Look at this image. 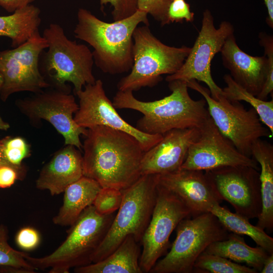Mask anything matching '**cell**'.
Wrapping results in <instances>:
<instances>
[{
    "instance_id": "cell-32",
    "label": "cell",
    "mask_w": 273,
    "mask_h": 273,
    "mask_svg": "<svg viewBox=\"0 0 273 273\" xmlns=\"http://www.w3.org/2000/svg\"><path fill=\"white\" fill-rule=\"evenodd\" d=\"M172 0H138V10L150 14L162 26L168 24L167 11Z\"/></svg>"
},
{
    "instance_id": "cell-35",
    "label": "cell",
    "mask_w": 273,
    "mask_h": 273,
    "mask_svg": "<svg viewBox=\"0 0 273 273\" xmlns=\"http://www.w3.org/2000/svg\"><path fill=\"white\" fill-rule=\"evenodd\" d=\"M17 245L24 250L30 251L36 248L40 243L39 233L31 227H25L19 231L16 236Z\"/></svg>"
},
{
    "instance_id": "cell-38",
    "label": "cell",
    "mask_w": 273,
    "mask_h": 273,
    "mask_svg": "<svg viewBox=\"0 0 273 273\" xmlns=\"http://www.w3.org/2000/svg\"><path fill=\"white\" fill-rule=\"evenodd\" d=\"M4 166H9L15 169L18 171L23 178L25 171L24 168L15 167L7 160L4 154L2 141V140H0V167Z\"/></svg>"
},
{
    "instance_id": "cell-12",
    "label": "cell",
    "mask_w": 273,
    "mask_h": 273,
    "mask_svg": "<svg viewBox=\"0 0 273 273\" xmlns=\"http://www.w3.org/2000/svg\"><path fill=\"white\" fill-rule=\"evenodd\" d=\"M48 46L38 31L21 45L0 51V72L4 77L0 91L2 101H6L15 93H37L50 87L39 68L40 55Z\"/></svg>"
},
{
    "instance_id": "cell-11",
    "label": "cell",
    "mask_w": 273,
    "mask_h": 273,
    "mask_svg": "<svg viewBox=\"0 0 273 273\" xmlns=\"http://www.w3.org/2000/svg\"><path fill=\"white\" fill-rule=\"evenodd\" d=\"M192 217L184 203L174 194L158 183L156 202L141 244L140 265L143 273H148L167 252L169 238L180 221Z\"/></svg>"
},
{
    "instance_id": "cell-3",
    "label": "cell",
    "mask_w": 273,
    "mask_h": 273,
    "mask_svg": "<svg viewBox=\"0 0 273 273\" xmlns=\"http://www.w3.org/2000/svg\"><path fill=\"white\" fill-rule=\"evenodd\" d=\"M148 15L138 10L126 18L107 22L80 8L74 36L93 48L94 64L102 72L111 75L128 72L133 65V33L141 23L149 25Z\"/></svg>"
},
{
    "instance_id": "cell-37",
    "label": "cell",
    "mask_w": 273,
    "mask_h": 273,
    "mask_svg": "<svg viewBox=\"0 0 273 273\" xmlns=\"http://www.w3.org/2000/svg\"><path fill=\"white\" fill-rule=\"evenodd\" d=\"M36 0H0V6L9 13L23 8Z\"/></svg>"
},
{
    "instance_id": "cell-17",
    "label": "cell",
    "mask_w": 273,
    "mask_h": 273,
    "mask_svg": "<svg viewBox=\"0 0 273 273\" xmlns=\"http://www.w3.org/2000/svg\"><path fill=\"white\" fill-rule=\"evenodd\" d=\"M259 43L263 47V56H252L238 46L234 33L225 40L220 51L222 64L239 84L257 96L265 78L273 79V37L264 32L259 34Z\"/></svg>"
},
{
    "instance_id": "cell-23",
    "label": "cell",
    "mask_w": 273,
    "mask_h": 273,
    "mask_svg": "<svg viewBox=\"0 0 273 273\" xmlns=\"http://www.w3.org/2000/svg\"><path fill=\"white\" fill-rule=\"evenodd\" d=\"M141 243L127 236L108 256L96 262L75 267L76 273H143L140 265Z\"/></svg>"
},
{
    "instance_id": "cell-31",
    "label": "cell",
    "mask_w": 273,
    "mask_h": 273,
    "mask_svg": "<svg viewBox=\"0 0 273 273\" xmlns=\"http://www.w3.org/2000/svg\"><path fill=\"white\" fill-rule=\"evenodd\" d=\"M4 156L12 165L18 168H23L22 161L30 155L29 145L21 137H7L2 140Z\"/></svg>"
},
{
    "instance_id": "cell-9",
    "label": "cell",
    "mask_w": 273,
    "mask_h": 273,
    "mask_svg": "<svg viewBox=\"0 0 273 273\" xmlns=\"http://www.w3.org/2000/svg\"><path fill=\"white\" fill-rule=\"evenodd\" d=\"M187 84L188 88L203 97L210 116L218 129L242 154L252 157L253 143L263 137L272 136L252 107L247 110L240 102L230 101L223 96L216 100L211 97L208 88L195 79L187 81Z\"/></svg>"
},
{
    "instance_id": "cell-26",
    "label": "cell",
    "mask_w": 273,
    "mask_h": 273,
    "mask_svg": "<svg viewBox=\"0 0 273 273\" xmlns=\"http://www.w3.org/2000/svg\"><path fill=\"white\" fill-rule=\"evenodd\" d=\"M209 212L217 217L229 232L248 236L268 254L273 253V238L268 235L264 230L252 225L248 218L230 211L219 204L213 205Z\"/></svg>"
},
{
    "instance_id": "cell-14",
    "label": "cell",
    "mask_w": 273,
    "mask_h": 273,
    "mask_svg": "<svg viewBox=\"0 0 273 273\" xmlns=\"http://www.w3.org/2000/svg\"><path fill=\"white\" fill-rule=\"evenodd\" d=\"M204 172L218 198L229 203L236 213L248 219L259 216L262 201L258 170L239 165Z\"/></svg>"
},
{
    "instance_id": "cell-15",
    "label": "cell",
    "mask_w": 273,
    "mask_h": 273,
    "mask_svg": "<svg viewBox=\"0 0 273 273\" xmlns=\"http://www.w3.org/2000/svg\"><path fill=\"white\" fill-rule=\"evenodd\" d=\"M74 94L78 98L79 108L74 120L81 127L88 129L102 125L124 131L136 139L145 152L163 138L162 134L144 133L124 120L107 97L101 79L96 80L93 84H86Z\"/></svg>"
},
{
    "instance_id": "cell-20",
    "label": "cell",
    "mask_w": 273,
    "mask_h": 273,
    "mask_svg": "<svg viewBox=\"0 0 273 273\" xmlns=\"http://www.w3.org/2000/svg\"><path fill=\"white\" fill-rule=\"evenodd\" d=\"M83 176L82 156L76 147L68 145L42 167L36 187L49 191L52 196L57 195Z\"/></svg>"
},
{
    "instance_id": "cell-39",
    "label": "cell",
    "mask_w": 273,
    "mask_h": 273,
    "mask_svg": "<svg viewBox=\"0 0 273 273\" xmlns=\"http://www.w3.org/2000/svg\"><path fill=\"white\" fill-rule=\"evenodd\" d=\"M267 10L266 22L268 26L273 28V0H263Z\"/></svg>"
},
{
    "instance_id": "cell-8",
    "label": "cell",
    "mask_w": 273,
    "mask_h": 273,
    "mask_svg": "<svg viewBox=\"0 0 273 273\" xmlns=\"http://www.w3.org/2000/svg\"><path fill=\"white\" fill-rule=\"evenodd\" d=\"M186 218L176 228L170 251L150 273H191L197 258L212 243L227 239L229 232L210 212Z\"/></svg>"
},
{
    "instance_id": "cell-24",
    "label": "cell",
    "mask_w": 273,
    "mask_h": 273,
    "mask_svg": "<svg viewBox=\"0 0 273 273\" xmlns=\"http://www.w3.org/2000/svg\"><path fill=\"white\" fill-rule=\"evenodd\" d=\"M205 252L220 256L236 263H245L260 271L268 254L263 248L248 245L240 235L229 233L227 239L211 244Z\"/></svg>"
},
{
    "instance_id": "cell-4",
    "label": "cell",
    "mask_w": 273,
    "mask_h": 273,
    "mask_svg": "<svg viewBox=\"0 0 273 273\" xmlns=\"http://www.w3.org/2000/svg\"><path fill=\"white\" fill-rule=\"evenodd\" d=\"M42 36L48 46L40 55L39 68L50 87L69 92L66 83L71 82L75 93L95 82L93 55L87 46L69 39L57 23L50 24Z\"/></svg>"
},
{
    "instance_id": "cell-21",
    "label": "cell",
    "mask_w": 273,
    "mask_h": 273,
    "mask_svg": "<svg viewBox=\"0 0 273 273\" xmlns=\"http://www.w3.org/2000/svg\"><path fill=\"white\" fill-rule=\"evenodd\" d=\"M251 157L259 164L260 172L261 211L256 226L271 231L273 228V146L262 139L255 141L251 148Z\"/></svg>"
},
{
    "instance_id": "cell-7",
    "label": "cell",
    "mask_w": 273,
    "mask_h": 273,
    "mask_svg": "<svg viewBox=\"0 0 273 273\" xmlns=\"http://www.w3.org/2000/svg\"><path fill=\"white\" fill-rule=\"evenodd\" d=\"M158 174L142 175L121 190V204L109 229L92 257V263L110 255L129 235L141 243L150 220L156 202Z\"/></svg>"
},
{
    "instance_id": "cell-28",
    "label": "cell",
    "mask_w": 273,
    "mask_h": 273,
    "mask_svg": "<svg viewBox=\"0 0 273 273\" xmlns=\"http://www.w3.org/2000/svg\"><path fill=\"white\" fill-rule=\"evenodd\" d=\"M211 273H257L254 268L242 265L225 257L203 252L197 258L193 272Z\"/></svg>"
},
{
    "instance_id": "cell-41",
    "label": "cell",
    "mask_w": 273,
    "mask_h": 273,
    "mask_svg": "<svg viewBox=\"0 0 273 273\" xmlns=\"http://www.w3.org/2000/svg\"><path fill=\"white\" fill-rule=\"evenodd\" d=\"M10 127V125L9 123L5 122L1 117L0 116V129L6 130L8 129Z\"/></svg>"
},
{
    "instance_id": "cell-16",
    "label": "cell",
    "mask_w": 273,
    "mask_h": 273,
    "mask_svg": "<svg viewBox=\"0 0 273 273\" xmlns=\"http://www.w3.org/2000/svg\"><path fill=\"white\" fill-rule=\"evenodd\" d=\"M239 165L260 169L257 161L240 153L210 117L200 127V134L190 146L180 169L206 171Z\"/></svg>"
},
{
    "instance_id": "cell-29",
    "label": "cell",
    "mask_w": 273,
    "mask_h": 273,
    "mask_svg": "<svg viewBox=\"0 0 273 273\" xmlns=\"http://www.w3.org/2000/svg\"><path fill=\"white\" fill-rule=\"evenodd\" d=\"M8 240V230L0 224V266L23 268L34 273L36 269L24 258V252L13 249Z\"/></svg>"
},
{
    "instance_id": "cell-42",
    "label": "cell",
    "mask_w": 273,
    "mask_h": 273,
    "mask_svg": "<svg viewBox=\"0 0 273 273\" xmlns=\"http://www.w3.org/2000/svg\"><path fill=\"white\" fill-rule=\"evenodd\" d=\"M4 84V77L1 72H0V91L3 87Z\"/></svg>"
},
{
    "instance_id": "cell-34",
    "label": "cell",
    "mask_w": 273,
    "mask_h": 273,
    "mask_svg": "<svg viewBox=\"0 0 273 273\" xmlns=\"http://www.w3.org/2000/svg\"><path fill=\"white\" fill-rule=\"evenodd\" d=\"M168 24L171 23H182L184 20L192 22L194 13L191 12L190 6L185 0H172L167 11Z\"/></svg>"
},
{
    "instance_id": "cell-40",
    "label": "cell",
    "mask_w": 273,
    "mask_h": 273,
    "mask_svg": "<svg viewBox=\"0 0 273 273\" xmlns=\"http://www.w3.org/2000/svg\"><path fill=\"white\" fill-rule=\"evenodd\" d=\"M260 272L261 273L273 272V253L269 254L266 258Z\"/></svg>"
},
{
    "instance_id": "cell-5",
    "label": "cell",
    "mask_w": 273,
    "mask_h": 273,
    "mask_svg": "<svg viewBox=\"0 0 273 273\" xmlns=\"http://www.w3.org/2000/svg\"><path fill=\"white\" fill-rule=\"evenodd\" d=\"M115 215V212L101 215L91 205L70 226L66 239L54 252L38 258L24 252V257L36 270L51 268L49 273H68L72 268L89 264Z\"/></svg>"
},
{
    "instance_id": "cell-19",
    "label": "cell",
    "mask_w": 273,
    "mask_h": 273,
    "mask_svg": "<svg viewBox=\"0 0 273 273\" xmlns=\"http://www.w3.org/2000/svg\"><path fill=\"white\" fill-rule=\"evenodd\" d=\"M158 183L176 195L192 216L209 212L213 205L221 202L204 171L180 169L158 175Z\"/></svg>"
},
{
    "instance_id": "cell-33",
    "label": "cell",
    "mask_w": 273,
    "mask_h": 273,
    "mask_svg": "<svg viewBox=\"0 0 273 273\" xmlns=\"http://www.w3.org/2000/svg\"><path fill=\"white\" fill-rule=\"evenodd\" d=\"M100 3L103 9L107 4L111 6L114 21L126 18L138 10V0H100Z\"/></svg>"
},
{
    "instance_id": "cell-22",
    "label": "cell",
    "mask_w": 273,
    "mask_h": 273,
    "mask_svg": "<svg viewBox=\"0 0 273 273\" xmlns=\"http://www.w3.org/2000/svg\"><path fill=\"white\" fill-rule=\"evenodd\" d=\"M102 187L95 180L83 176L64 190L63 204L53 217L55 224L71 226L82 211L93 203Z\"/></svg>"
},
{
    "instance_id": "cell-6",
    "label": "cell",
    "mask_w": 273,
    "mask_h": 273,
    "mask_svg": "<svg viewBox=\"0 0 273 273\" xmlns=\"http://www.w3.org/2000/svg\"><path fill=\"white\" fill-rule=\"evenodd\" d=\"M132 38L133 65L128 74L117 83L120 91L133 92L155 86L162 80V75H171L179 69L191 48L163 43L153 34L149 25L138 26Z\"/></svg>"
},
{
    "instance_id": "cell-18",
    "label": "cell",
    "mask_w": 273,
    "mask_h": 273,
    "mask_svg": "<svg viewBox=\"0 0 273 273\" xmlns=\"http://www.w3.org/2000/svg\"><path fill=\"white\" fill-rule=\"evenodd\" d=\"M199 134L198 127L173 129L165 133L160 141L144 152L141 175H160L180 169L190 146Z\"/></svg>"
},
{
    "instance_id": "cell-30",
    "label": "cell",
    "mask_w": 273,
    "mask_h": 273,
    "mask_svg": "<svg viewBox=\"0 0 273 273\" xmlns=\"http://www.w3.org/2000/svg\"><path fill=\"white\" fill-rule=\"evenodd\" d=\"M123 198L121 190L114 188H102L97 195L93 205L98 213L109 215L117 211Z\"/></svg>"
},
{
    "instance_id": "cell-13",
    "label": "cell",
    "mask_w": 273,
    "mask_h": 273,
    "mask_svg": "<svg viewBox=\"0 0 273 273\" xmlns=\"http://www.w3.org/2000/svg\"><path fill=\"white\" fill-rule=\"evenodd\" d=\"M35 94L18 101L22 113L34 122L40 119L49 121L63 135L66 145L81 150L80 136H85L87 129L79 126L74 120L73 114L79 108L74 97L70 92L54 88Z\"/></svg>"
},
{
    "instance_id": "cell-1",
    "label": "cell",
    "mask_w": 273,
    "mask_h": 273,
    "mask_svg": "<svg viewBox=\"0 0 273 273\" xmlns=\"http://www.w3.org/2000/svg\"><path fill=\"white\" fill-rule=\"evenodd\" d=\"M85 136L82 148L83 176L96 180L102 188L122 190L142 175L145 151L133 136L99 125L88 128Z\"/></svg>"
},
{
    "instance_id": "cell-27",
    "label": "cell",
    "mask_w": 273,
    "mask_h": 273,
    "mask_svg": "<svg viewBox=\"0 0 273 273\" xmlns=\"http://www.w3.org/2000/svg\"><path fill=\"white\" fill-rule=\"evenodd\" d=\"M223 79L226 86L222 89L223 96L232 101H243L249 103L256 111L263 123L273 134V100H262L237 83L230 74H225Z\"/></svg>"
},
{
    "instance_id": "cell-25",
    "label": "cell",
    "mask_w": 273,
    "mask_h": 273,
    "mask_svg": "<svg viewBox=\"0 0 273 273\" xmlns=\"http://www.w3.org/2000/svg\"><path fill=\"white\" fill-rule=\"evenodd\" d=\"M41 23L40 9L29 5L8 16H0V36L12 40V47H17L39 31Z\"/></svg>"
},
{
    "instance_id": "cell-36",
    "label": "cell",
    "mask_w": 273,
    "mask_h": 273,
    "mask_svg": "<svg viewBox=\"0 0 273 273\" xmlns=\"http://www.w3.org/2000/svg\"><path fill=\"white\" fill-rule=\"evenodd\" d=\"M22 177L17 170L9 166L0 167V188H7L13 185L16 179Z\"/></svg>"
},
{
    "instance_id": "cell-2",
    "label": "cell",
    "mask_w": 273,
    "mask_h": 273,
    "mask_svg": "<svg viewBox=\"0 0 273 273\" xmlns=\"http://www.w3.org/2000/svg\"><path fill=\"white\" fill-rule=\"evenodd\" d=\"M168 83L171 93L163 99L143 102L131 91L118 90L112 103L116 109H132L143 114L136 127L146 133L163 135L173 129L200 128L210 117L205 100L193 99L185 81Z\"/></svg>"
},
{
    "instance_id": "cell-10",
    "label": "cell",
    "mask_w": 273,
    "mask_h": 273,
    "mask_svg": "<svg viewBox=\"0 0 273 273\" xmlns=\"http://www.w3.org/2000/svg\"><path fill=\"white\" fill-rule=\"evenodd\" d=\"M233 33L234 26L228 21L221 22L216 28L211 11L205 10L200 30L188 56L178 71L166 76V81L187 82L195 79L203 82L209 87L211 97L219 100L223 96L222 89L212 78L211 63L215 55L220 52L226 39Z\"/></svg>"
}]
</instances>
